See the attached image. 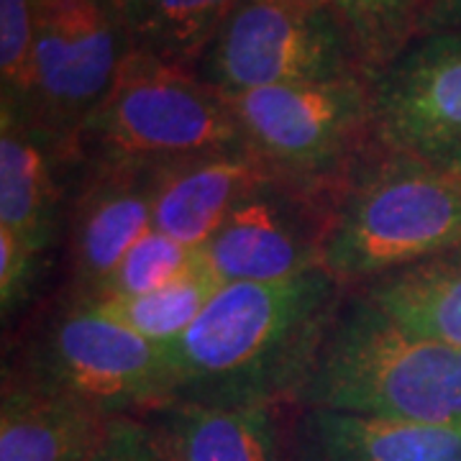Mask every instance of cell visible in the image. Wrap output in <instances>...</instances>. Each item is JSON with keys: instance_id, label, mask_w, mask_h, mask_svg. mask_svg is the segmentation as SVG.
<instances>
[{"instance_id": "3957f363", "label": "cell", "mask_w": 461, "mask_h": 461, "mask_svg": "<svg viewBox=\"0 0 461 461\" xmlns=\"http://www.w3.org/2000/svg\"><path fill=\"white\" fill-rule=\"evenodd\" d=\"M461 249V175L375 144L339 198L321 269L346 290Z\"/></svg>"}, {"instance_id": "52a82bcc", "label": "cell", "mask_w": 461, "mask_h": 461, "mask_svg": "<svg viewBox=\"0 0 461 461\" xmlns=\"http://www.w3.org/2000/svg\"><path fill=\"white\" fill-rule=\"evenodd\" d=\"M195 72L221 95L366 77L333 8L315 0H244Z\"/></svg>"}, {"instance_id": "7a4b0ae2", "label": "cell", "mask_w": 461, "mask_h": 461, "mask_svg": "<svg viewBox=\"0 0 461 461\" xmlns=\"http://www.w3.org/2000/svg\"><path fill=\"white\" fill-rule=\"evenodd\" d=\"M293 405L461 426V348L412 336L348 293Z\"/></svg>"}, {"instance_id": "ac0fdd59", "label": "cell", "mask_w": 461, "mask_h": 461, "mask_svg": "<svg viewBox=\"0 0 461 461\" xmlns=\"http://www.w3.org/2000/svg\"><path fill=\"white\" fill-rule=\"evenodd\" d=\"M244 0H123L129 50L198 69L203 54Z\"/></svg>"}, {"instance_id": "5b68a950", "label": "cell", "mask_w": 461, "mask_h": 461, "mask_svg": "<svg viewBox=\"0 0 461 461\" xmlns=\"http://www.w3.org/2000/svg\"><path fill=\"white\" fill-rule=\"evenodd\" d=\"M11 372L75 397L105 418H141L169 402L167 346L69 293L33 321Z\"/></svg>"}, {"instance_id": "ffe728a7", "label": "cell", "mask_w": 461, "mask_h": 461, "mask_svg": "<svg viewBox=\"0 0 461 461\" xmlns=\"http://www.w3.org/2000/svg\"><path fill=\"white\" fill-rule=\"evenodd\" d=\"M221 280L208 267L139 297H118V300H93L103 313L113 315L123 326H129L144 339L159 346L177 341L190 329L208 300L218 293Z\"/></svg>"}, {"instance_id": "6da1fadb", "label": "cell", "mask_w": 461, "mask_h": 461, "mask_svg": "<svg viewBox=\"0 0 461 461\" xmlns=\"http://www.w3.org/2000/svg\"><path fill=\"white\" fill-rule=\"evenodd\" d=\"M348 293L326 269L221 285L198 321L167 346V405L295 402Z\"/></svg>"}, {"instance_id": "5bb4252c", "label": "cell", "mask_w": 461, "mask_h": 461, "mask_svg": "<svg viewBox=\"0 0 461 461\" xmlns=\"http://www.w3.org/2000/svg\"><path fill=\"white\" fill-rule=\"evenodd\" d=\"M272 172L249 151H211L154 167V226L190 249H203L236 205Z\"/></svg>"}, {"instance_id": "603a6c76", "label": "cell", "mask_w": 461, "mask_h": 461, "mask_svg": "<svg viewBox=\"0 0 461 461\" xmlns=\"http://www.w3.org/2000/svg\"><path fill=\"white\" fill-rule=\"evenodd\" d=\"M50 262L26 247L16 233L0 229V311L5 329L32 303Z\"/></svg>"}, {"instance_id": "8992f818", "label": "cell", "mask_w": 461, "mask_h": 461, "mask_svg": "<svg viewBox=\"0 0 461 461\" xmlns=\"http://www.w3.org/2000/svg\"><path fill=\"white\" fill-rule=\"evenodd\" d=\"M247 149L275 177L339 195L377 144L372 83L357 77L223 95Z\"/></svg>"}, {"instance_id": "9c48e42d", "label": "cell", "mask_w": 461, "mask_h": 461, "mask_svg": "<svg viewBox=\"0 0 461 461\" xmlns=\"http://www.w3.org/2000/svg\"><path fill=\"white\" fill-rule=\"evenodd\" d=\"M339 195L269 177L236 205L200 249L205 267L229 282H280L321 269Z\"/></svg>"}, {"instance_id": "9a60e30c", "label": "cell", "mask_w": 461, "mask_h": 461, "mask_svg": "<svg viewBox=\"0 0 461 461\" xmlns=\"http://www.w3.org/2000/svg\"><path fill=\"white\" fill-rule=\"evenodd\" d=\"M103 412L5 369L0 393V461H93Z\"/></svg>"}, {"instance_id": "cb8c5ba5", "label": "cell", "mask_w": 461, "mask_h": 461, "mask_svg": "<svg viewBox=\"0 0 461 461\" xmlns=\"http://www.w3.org/2000/svg\"><path fill=\"white\" fill-rule=\"evenodd\" d=\"M93 461H169L144 418H111Z\"/></svg>"}, {"instance_id": "7402d4cb", "label": "cell", "mask_w": 461, "mask_h": 461, "mask_svg": "<svg viewBox=\"0 0 461 461\" xmlns=\"http://www.w3.org/2000/svg\"><path fill=\"white\" fill-rule=\"evenodd\" d=\"M39 0H0V103L23 105L32 90Z\"/></svg>"}, {"instance_id": "4fadbf2b", "label": "cell", "mask_w": 461, "mask_h": 461, "mask_svg": "<svg viewBox=\"0 0 461 461\" xmlns=\"http://www.w3.org/2000/svg\"><path fill=\"white\" fill-rule=\"evenodd\" d=\"M293 402L190 405L141 415L169 461H297Z\"/></svg>"}, {"instance_id": "7c38bea8", "label": "cell", "mask_w": 461, "mask_h": 461, "mask_svg": "<svg viewBox=\"0 0 461 461\" xmlns=\"http://www.w3.org/2000/svg\"><path fill=\"white\" fill-rule=\"evenodd\" d=\"M83 157L0 103V229L51 259L62 249L67 205Z\"/></svg>"}, {"instance_id": "44dd1931", "label": "cell", "mask_w": 461, "mask_h": 461, "mask_svg": "<svg viewBox=\"0 0 461 461\" xmlns=\"http://www.w3.org/2000/svg\"><path fill=\"white\" fill-rule=\"evenodd\" d=\"M205 267L203 251L190 249L151 229L136 241V247L121 259L115 272L100 285L95 295L87 300H118V297H139L162 290L172 282L182 280Z\"/></svg>"}, {"instance_id": "d4e9b609", "label": "cell", "mask_w": 461, "mask_h": 461, "mask_svg": "<svg viewBox=\"0 0 461 461\" xmlns=\"http://www.w3.org/2000/svg\"><path fill=\"white\" fill-rule=\"evenodd\" d=\"M461 29V0H429L420 33Z\"/></svg>"}, {"instance_id": "30bf717a", "label": "cell", "mask_w": 461, "mask_h": 461, "mask_svg": "<svg viewBox=\"0 0 461 461\" xmlns=\"http://www.w3.org/2000/svg\"><path fill=\"white\" fill-rule=\"evenodd\" d=\"M369 83L379 147L461 175V29L420 33Z\"/></svg>"}, {"instance_id": "277c9868", "label": "cell", "mask_w": 461, "mask_h": 461, "mask_svg": "<svg viewBox=\"0 0 461 461\" xmlns=\"http://www.w3.org/2000/svg\"><path fill=\"white\" fill-rule=\"evenodd\" d=\"M247 149L229 100L198 72L129 50L80 133L83 162L167 165Z\"/></svg>"}, {"instance_id": "d6986e66", "label": "cell", "mask_w": 461, "mask_h": 461, "mask_svg": "<svg viewBox=\"0 0 461 461\" xmlns=\"http://www.w3.org/2000/svg\"><path fill=\"white\" fill-rule=\"evenodd\" d=\"M426 5L429 0H330L369 80L420 36Z\"/></svg>"}, {"instance_id": "e0dca14e", "label": "cell", "mask_w": 461, "mask_h": 461, "mask_svg": "<svg viewBox=\"0 0 461 461\" xmlns=\"http://www.w3.org/2000/svg\"><path fill=\"white\" fill-rule=\"evenodd\" d=\"M412 336L461 348V249L351 290Z\"/></svg>"}, {"instance_id": "4316f807", "label": "cell", "mask_w": 461, "mask_h": 461, "mask_svg": "<svg viewBox=\"0 0 461 461\" xmlns=\"http://www.w3.org/2000/svg\"><path fill=\"white\" fill-rule=\"evenodd\" d=\"M315 3H329V5H330V0H315Z\"/></svg>"}, {"instance_id": "8fae6325", "label": "cell", "mask_w": 461, "mask_h": 461, "mask_svg": "<svg viewBox=\"0 0 461 461\" xmlns=\"http://www.w3.org/2000/svg\"><path fill=\"white\" fill-rule=\"evenodd\" d=\"M154 167L83 162L67 205L65 293L90 297L151 230Z\"/></svg>"}, {"instance_id": "ba28073f", "label": "cell", "mask_w": 461, "mask_h": 461, "mask_svg": "<svg viewBox=\"0 0 461 461\" xmlns=\"http://www.w3.org/2000/svg\"><path fill=\"white\" fill-rule=\"evenodd\" d=\"M126 51L129 36L113 3L39 0L32 90L14 108L80 154V133L108 95Z\"/></svg>"}, {"instance_id": "2e32d148", "label": "cell", "mask_w": 461, "mask_h": 461, "mask_svg": "<svg viewBox=\"0 0 461 461\" xmlns=\"http://www.w3.org/2000/svg\"><path fill=\"white\" fill-rule=\"evenodd\" d=\"M297 461H461V426L297 408Z\"/></svg>"}, {"instance_id": "484cf974", "label": "cell", "mask_w": 461, "mask_h": 461, "mask_svg": "<svg viewBox=\"0 0 461 461\" xmlns=\"http://www.w3.org/2000/svg\"><path fill=\"white\" fill-rule=\"evenodd\" d=\"M108 3H113V5H118V8H121V3H123V0H108Z\"/></svg>"}]
</instances>
